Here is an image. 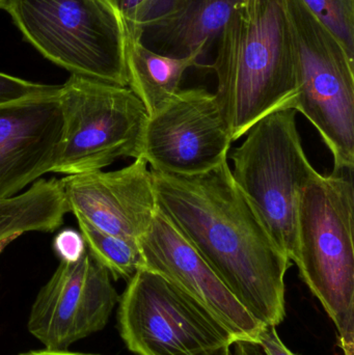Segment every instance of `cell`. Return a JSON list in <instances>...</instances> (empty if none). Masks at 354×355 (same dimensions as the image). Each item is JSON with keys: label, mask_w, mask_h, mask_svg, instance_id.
I'll use <instances>...</instances> for the list:
<instances>
[{"label": "cell", "mask_w": 354, "mask_h": 355, "mask_svg": "<svg viewBox=\"0 0 354 355\" xmlns=\"http://www.w3.org/2000/svg\"><path fill=\"white\" fill-rule=\"evenodd\" d=\"M237 0H182L172 12L141 29L139 41L172 58L203 56L215 45Z\"/></svg>", "instance_id": "14"}, {"label": "cell", "mask_w": 354, "mask_h": 355, "mask_svg": "<svg viewBox=\"0 0 354 355\" xmlns=\"http://www.w3.org/2000/svg\"><path fill=\"white\" fill-rule=\"evenodd\" d=\"M353 171L315 175L301 192L294 263L354 355Z\"/></svg>", "instance_id": "3"}, {"label": "cell", "mask_w": 354, "mask_h": 355, "mask_svg": "<svg viewBox=\"0 0 354 355\" xmlns=\"http://www.w3.org/2000/svg\"><path fill=\"white\" fill-rule=\"evenodd\" d=\"M75 217L91 258L105 267L116 281H130L143 267L139 242L110 235L97 229L83 217Z\"/></svg>", "instance_id": "17"}, {"label": "cell", "mask_w": 354, "mask_h": 355, "mask_svg": "<svg viewBox=\"0 0 354 355\" xmlns=\"http://www.w3.org/2000/svg\"><path fill=\"white\" fill-rule=\"evenodd\" d=\"M68 212L60 180H37L24 193L0 198V242L26 232L51 233Z\"/></svg>", "instance_id": "16"}, {"label": "cell", "mask_w": 354, "mask_h": 355, "mask_svg": "<svg viewBox=\"0 0 354 355\" xmlns=\"http://www.w3.org/2000/svg\"><path fill=\"white\" fill-rule=\"evenodd\" d=\"M58 98L64 139L52 172L83 174L141 157L149 114L129 87L71 75Z\"/></svg>", "instance_id": "7"}, {"label": "cell", "mask_w": 354, "mask_h": 355, "mask_svg": "<svg viewBox=\"0 0 354 355\" xmlns=\"http://www.w3.org/2000/svg\"><path fill=\"white\" fill-rule=\"evenodd\" d=\"M151 172L157 208L241 306L262 324L283 323L291 261L233 179L229 162L197 176Z\"/></svg>", "instance_id": "1"}, {"label": "cell", "mask_w": 354, "mask_h": 355, "mask_svg": "<svg viewBox=\"0 0 354 355\" xmlns=\"http://www.w3.org/2000/svg\"><path fill=\"white\" fill-rule=\"evenodd\" d=\"M53 250L60 262L74 263L80 260L87 252V244L82 235L76 230H62L53 240Z\"/></svg>", "instance_id": "21"}, {"label": "cell", "mask_w": 354, "mask_h": 355, "mask_svg": "<svg viewBox=\"0 0 354 355\" xmlns=\"http://www.w3.org/2000/svg\"><path fill=\"white\" fill-rule=\"evenodd\" d=\"M60 183L70 212L116 237L139 242L157 211L153 175L141 157L121 170L69 175Z\"/></svg>", "instance_id": "12"}, {"label": "cell", "mask_w": 354, "mask_h": 355, "mask_svg": "<svg viewBox=\"0 0 354 355\" xmlns=\"http://www.w3.org/2000/svg\"><path fill=\"white\" fill-rule=\"evenodd\" d=\"M124 21L127 35L137 37L143 27L172 12L182 0H106Z\"/></svg>", "instance_id": "19"}, {"label": "cell", "mask_w": 354, "mask_h": 355, "mask_svg": "<svg viewBox=\"0 0 354 355\" xmlns=\"http://www.w3.org/2000/svg\"><path fill=\"white\" fill-rule=\"evenodd\" d=\"M297 70L292 110L317 129L334 172L354 168V58L303 0H283Z\"/></svg>", "instance_id": "5"}, {"label": "cell", "mask_w": 354, "mask_h": 355, "mask_svg": "<svg viewBox=\"0 0 354 355\" xmlns=\"http://www.w3.org/2000/svg\"><path fill=\"white\" fill-rule=\"evenodd\" d=\"M295 116L290 108L267 114L230 155L233 179L291 262L297 258L301 192L318 173L306 155Z\"/></svg>", "instance_id": "6"}, {"label": "cell", "mask_w": 354, "mask_h": 355, "mask_svg": "<svg viewBox=\"0 0 354 355\" xmlns=\"http://www.w3.org/2000/svg\"><path fill=\"white\" fill-rule=\"evenodd\" d=\"M118 302L107 269L87 252L77 262H60L37 294L27 327L48 349L67 350L102 331Z\"/></svg>", "instance_id": "10"}, {"label": "cell", "mask_w": 354, "mask_h": 355, "mask_svg": "<svg viewBox=\"0 0 354 355\" xmlns=\"http://www.w3.org/2000/svg\"><path fill=\"white\" fill-rule=\"evenodd\" d=\"M20 355H94V354H77V352H70L67 350H57V349H46L39 350V352H27V354Z\"/></svg>", "instance_id": "24"}, {"label": "cell", "mask_w": 354, "mask_h": 355, "mask_svg": "<svg viewBox=\"0 0 354 355\" xmlns=\"http://www.w3.org/2000/svg\"><path fill=\"white\" fill-rule=\"evenodd\" d=\"M205 68L218 79L216 100L233 141L297 93L294 53L283 0H237Z\"/></svg>", "instance_id": "2"}, {"label": "cell", "mask_w": 354, "mask_h": 355, "mask_svg": "<svg viewBox=\"0 0 354 355\" xmlns=\"http://www.w3.org/2000/svg\"><path fill=\"white\" fill-rule=\"evenodd\" d=\"M214 355H233L232 346H231V347L224 348V349L220 350V352H216Z\"/></svg>", "instance_id": "26"}, {"label": "cell", "mask_w": 354, "mask_h": 355, "mask_svg": "<svg viewBox=\"0 0 354 355\" xmlns=\"http://www.w3.org/2000/svg\"><path fill=\"white\" fill-rule=\"evenodd\" d=\"M232 143L215 94L180 89L149 116L141 157L156 172L197 176L228 162Z\"/></svg>", "instance_id": "9"}, {"label": "cell", "mask_w": 354, "mask_h": 355, "mask_svg": "<svg viewBox=\"0 0 354 355\" xmlns=\"http://www.w3.org/2000/svg\"><path fill=\"white\" fill-rule=\"evenodd\" d=\"M6 1V0H0V8H2V6H3V3Z\"/></svg>", "instance_id": "27"}, {"label": "cell", "mask_w": 354, "mask_h": 355, "mask_svg": "<svg viewBox=\"0 0 354 355\" xmlns=\"http://www.w3.org/2000/svg\"><path fill=\"white\" fill-rule=\"evenodd\" d=\"M120 297L121 337L136 355H214L236 338L197 300L139 269Z\"/></svg>", "instance_id": "8"}, {"label": "cell", "mask_w": 354, "mask_h": 355, "mask_svg": "<svg viewBox=\"0 0 354 355\" xmlns=\"http://www.w3.org/2000/svg\"><path fill=\"white\" fill-rule=\"evenodd\" d=\"M58 95L0 105V198L16 196L53 170L64 139Z\"/></svg>", "instance_id": "13"}, {"label": "cell", "mask_w": 354, "mask_h": 355, "mask_svg": "<svg viewBox=\"0 0 354 355\" xmlns=\"http://www.w3.org/2000/svg\"><path fill=\"white\" fill-rule=\"evenodd\" d=\"M27 42L71 75L128 87L127 33L106 0H6Z\"/></svg>", "instance_id": "4"}, {"label": "cell", "mask_w": 354, "mask_h": 355, "mask_svg": "<svg viewBox=\"0 0 354 355\" xmlns=\"http://www.w3.org/2000/svg\"><path fill=\"white\" fill-rule=\"evenodd\" d=\"M233 355H265L261 346L254 342L237 341L232 345Z\"/></svg>", "instance_id": "23"}, {"label": "cell", "mask_w": 354, "mask_h": 355, "mask_svg": "<svg viewBox=\"0 0 354 355\" xmlns=\"http://www.w3.org/2000/svg\"><path fill=\"white\" fill-rule=\"evenodd\" d=\"M258 344L261 346L265 355H297L293 354L281 340L276 327L265 325L258 338Z\"/></svg>", "instance_id": "22"}, {"label": "cell", "mask_w": 354, "mask_h": 355, "mask_svg": "<svg viewBox=\"0 0 354 355\" xmlns=\"http://www.w3.org/2000/svg\"><path fill=\"white\" fill-rule=\"evenodd\" d=\"M62 85H48L23 80L0 73V105L37 96L60 93Z\"/></svg>", "instance_id": "20"}, {"label": "cell", "mask_w": 354, "mask_h": 355, "mask_svg": "<svg viewBox=\"0 0 354 355\" xmlns=\"http://www.w3.org/2000/svg\"><path fill=\"white\" fill-rule=\"evenodd\" d=\"M143 267L157 273L211 312L237 341L254 342L265 325L254 318L197 250L157 208L139 240Z\"/></svg>", "instance_id": "11"}, {"label": "cell", "mask_w": 354, "mask_h": 355, "mask_svg": "<svg viewBox=\"0 0 354 355\" xmlns=\"http://www.w3.org/2000/svg\"><path fill=\"white\" fill-rule=\"evenodd\" d=\"M354 58V0H303Z\"/></svg>", "instance_id": "18"}, {"label": "cell", "mask_w": 354, "mask_h": 355, "mask_svg": "<svg viewBox=\"0 0 354 355\" xmlns=\"http://www.w3.org/2000/svg\"><path fill=\"white\" fill-rule=\"evenodd\" d=\"M125 58L129 89L152 116L180 91L185 73L200 66L201 56L163 55L145 47L139 37L127 35Z\"/></svg>", "instance_id": "15"}, {"label": "cell", "mask_w": 354, "mask_h": 355, "mask_svg": "<svg viewBox=\"0 0 354 355\" xmlns=\"http://www.w3.org/2000/svg\"><path fill=\"white\" fill-rule=\"evenodd\" d=\"M19 236H12V237L8 238V239L3 240V241L0 242V254L3 252L4 248L8 245V244L12 243L14 240H16Z\"/></svg>", "instance_id": "25"}]
</instances>
